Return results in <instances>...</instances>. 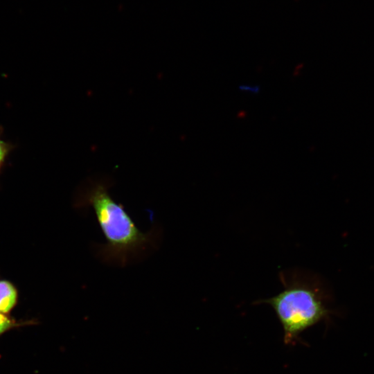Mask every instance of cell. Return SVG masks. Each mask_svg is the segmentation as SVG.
<instances>
[{"mask_svg":"<svg viewBox=\"0 0 374 374\" xmlns=\"http://www.w3.org/2000/svg\"><path fill=\"white\" fill-rule=\"evenodd\" d=\"M26 325H28V321H17L8 314L0 312V336L13 328Z\"/></svg>","mask_w":374,"mask_h":374,"instance_id":"cell-4","label":"cell"},{"mask_svg":"<svg viewBox=\"0 0 374 374\" xmlns=\"http://www.w3.org/2000/svg\"><path fill=\"white\" fill-rule=\"evenodd\" d=\"M6 153V147L5 143L0 140V163L3 160Z\"/></svg>","mask_w":374,"mask_h":374,"instance_id":"cell-6","label":"cell"},{"mask_svg":"<svg viewBox=\"0 0 374 374\" xmlns=\"http://www.w3.org/2000/svg\"><path fill=\"white\" fill-rule=\"evenodd\" d=\"M111 179L89 178L78 192L77 206L91 207L105 235L106 243L95 247L96 256L111 265L125 267L154 251L161 240L157 226L142 232L125 211L109 194Z\"/></svg>","mask_w":374,"mask_h":374,"instance_id":"cell-1","label":"cell"},{"mask_svg":"<svg viewBox=\"0 0 374 374\" xmlns=\"http://www.w3.org/2000/svg\"><path fill=\"white\" fill-rule=\"evenodd\" d=\"M240 89L243 91L253 92V93L259 91L258 86H251V85H242L240 87Z\"/></svg>","mask_w":374,"mask_h":374,"instance_id":"cell-5","label":"cell"},{"mask_svg":"<svg viewBox=\"0 0 374 374\" xmlns=\"http://www.w3.org/2000/svg\"><path fill=\"white\" fill-rule=\"evenodd\" d=\"M17 299L16 287L8 280H0V312L8 314L16 305Z\"/></svg>","mask_w":374,"mask_h":374,"instance_id":"cell-3","label":"cell"},{"mask_svg":"<svg viewBox=\"0 0 374 374\" xmlns=\"http://www.w3.org/2000/svg\"><path fill=\"white\" fill-rule=\"evenodd\" d=\"M280 278L283 290L257 303L274 309L283 326L285 344L294 346L301 341L300 335L304 330L322 321L328 323L335 312L329 308L328 296L314 276L283 271Z\"/></svg>","mask_w":374,"mask_h":374,"instance_id":"cell-2","label":"cell"}]
</instances>
